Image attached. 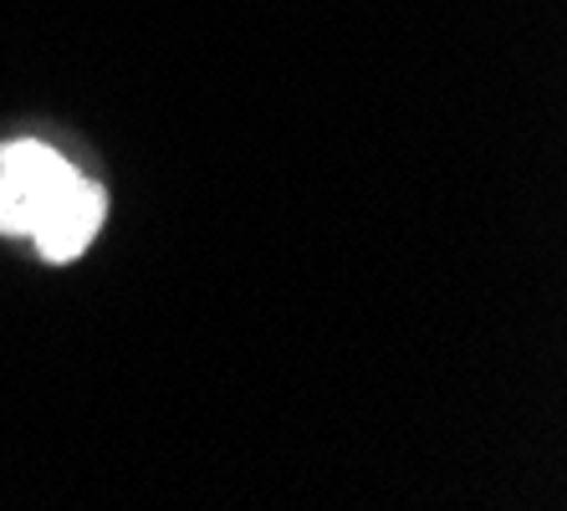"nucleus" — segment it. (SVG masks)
Masks as SVG:
<instances>
[{"label": "nucleus", "instance_id": "f257e3e1", "mask_svg": "<svg viewBox=\"0 0 567 511\" xmlns=\"http://www.w3.org/2000/svg\"><path fill=\"white\" fill-rule=\"evenodd\" d=\"M72 174L78 170L37 139L0 144V236H31V225L62 195Z\"/></svg>", "mask_w": 567, "mask_h": 511}, {"label": "nucleus", "instance_id": "f03ea898", "mask_svg": "<svg viewBox=\"0 0 567 511\" xmlns=\"http://www.w3.org/2000/svg\"><path fill=\"white\" fill-rule=\"evenodd\" d=\"M103 211H107V195L103 184H93L87 174H72L62 184V195L41 211V221L31 225V241L47 262H78L87 241L97 236V225H103Z\"/></svg>", "mask_w": 567, "mask_h": 511}]
</instances>
